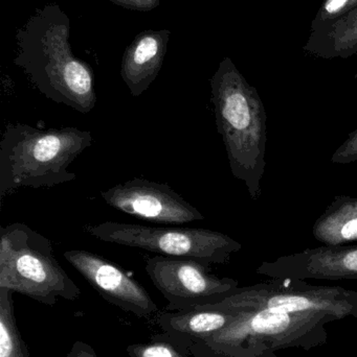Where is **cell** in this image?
<instances>
[{
    "label": "cell",
    "mask_w": 357,
    "mask_h": 357,
    "mask_svg": "<svg viewBox=\"0 0 357 357\" xmlns=\"http://www.w3.org/2000/svg\"><path fill=\"white\" fill-rule=\"evenodd\" d=\"M92 142V132L78 128L40 130L10 123L0 142V197L18 188L54 187L75 180L69 167Z\"/></svg>",
    "instance_id": "3"
},
{
    "label": "cell",
    "mask_w": 357,
    "mask_h": 357,
    "mask_svg": "<svg viewBox=\"0 0 357 357\" xmlns=\"http://www.w3.org/2000/svg\"><path fill=\"white\" fill-rule=\"evenodd\" d=\"M145 270L169 302L168 308L178 312L218 303L237 285L232 279L212 275L207 264L187 258L153 256Z\"/></svg>",
    "instance_id": "6"
},
{
    "label": "cell",
    "mask_w": 357,
    "mask_h": 357,
    "mask_svg": "<svg viewBox=\"0 0 357 357\" xmlns=\"http://www.w3.org/2000/svg\"><path fill=\"white\" fill-rule=\"evenodd\" d=\"M289 322H291V318L286 312L266 308L265 310L260 312L249 322V328L255 333H274V331L284 329Z\"/></svg>",
    "instance_id": "16"
},
{
    "label": "cell",
    "mask_w": 357,
    "mask_h": 357,
    "mask_svg": "<svg viewBox=\"0 0 357 357\" xmlns=\"http://www.w3.org/2000/svg\"><path fill=\"white\" fill-rule=\"evenodd\" d=\"M357 161V129L348 135L347 139L337 148L331 157L335 165H349Z\"/></svg>",
    "instance_id": "19"
},
{
    "label": "cell",
    "mask_w": 357,
    "mask_h": 357,
    "mask_svg": "<svg viewBox=\"0 0 357 357\" xmlns=\"http://www.w3.org/2000/svg\"><path fill=\"white\" fill-rule=\"evenodd\" d=\"M357 8V0H324L312 22L310 31H320Z\"/></svg>",
    "instance_id": "15"
},
{
    "label": "cell",
    "mask_w": 357,
    "mask_h": 357,
    "mask_svg": "<svg viewBox=\"0 0 357 357\" xmlns=\"http://www.w3.org/2000/svg\"><path fill=\"white\" fill-rule=\"evenodd\" d=\"M258 272L298 278H357V245L310 248L263 262Z\"/></svg>",
    "instance_id": "9"
},
{
    "label": "cell",
    "mask_w": 357,
    "mask_h": 357,
    "mask_svg": "<svg viewBox=\"0 0 357 357\" xmlns=\"http://www.w3.org/2000/svg\"><path fill=\"white\" fill-rule=\"evenodd\" d=\"M304 52L316 58L349 59L357 54V8L333 24L310 31Z\"/></svg>",
    "instance_id": "12"
},
{
    "label": "cell",
    "mask_w": 357,
    "mask_h": 357,
    "mask_svg": "<svg viewBox=\"0 0 357 357\" xmlns=\"http://www.w3.org/2000/svg\"><path fill=\"white\" fill-rule=\"evenodd\" d=\"M170 31H145L126 48L121 77L134 98L142 96L159 75L168 50Z\"/></svg>",
    "instance_id": "10"
},
{
    "label": "cell",
    "mask_w": 357,
    "mask_h": 357,
    "mask_svg": "<svg viewBox=\"0 0 357 357\" xmlns=\"http://www.w3.org/2000/svg\"><path fill=\"white\" fill-rule=\"evenodd\" d=\"M109 207L159 224L184 225L205 216L170 185L133 178L101 191Z\"/></svg>",
    "instance_id": "7"
},
{
    "label": "cell",
    "mask_w": 357,
    "mask_h": 357,
    "mask_svg": "<svg viewBox=\"0 0 357 357\" xmlns=\"http://www.w3.org/2000/svg\"><path fill=\"white\" fill-rule=\"evenodd\" d=\"M109 1L113 2L122 8L140 10V12L154 10L161 3V0H109Z\"/></svg>",
    "instance_id": "20"
},
{
    "label": "cell",
    "mask_w": 357,
    "mask_h": 357,
    "mask_svg": "<svg viewBox=\"0 0 357 357\" xmlns=\"http://www.w3.org/2000/svg\"><path fill=\"white\" fill-rule=\"evenodd\" d=\"M63 256L92 289L124 312L149 318L159 310L146 289L110 260L85 250H71Z\"/></svg>",
    "instance_id": "8"
},
{
    "label": "cell",
    "mask_w": 357,
    "mask_h": 357,
    "mask_svg": "<svg viewBox=\"0 0 357 357\" xmlns=\"http://www.w3.org/2000/svg\"><path fill=\"white\" fill-rule=\"evenodd\" d=\"M127 354L130 357H188L167 342L133 344L128 346Z\"/></svg>",
    "instance_id": "18"
},
{
    "label": "cell",
    "mask_w": 357,
    "mask_h": 357,
    "mask_svg": "<svg viewBox=\"0 0 357 357\" xmlns=\"http://www.w3.org/2000/svg\"><path fill=\"white\" fill-rule=\"evenodd\" d=\"M66 357H99L92 346L82 341L75 342Z\"/></svg>",
    "instance_id": "21"
},
{
    "label": "cell",
    "mask_w": 357,
    "mask_h": 357,
    "mask_svg": "<svg viewBox=\"0 0 357 357\" xmlns=\"http://www.w3.org/2000/svg\"><path fill=\"white\" fill-rule=\"evenodd\" d=\"M69 36L71 21L60 6L36 10L17 31L15 64L46 98L86 114L96 104L94 70L73 54Z\"/></svg>",
    "instance_id": "1"
},
{
    "label": "cell",
    "mask_w": 357,
    "mask_h": 357,
    "mask_svg": "<svg viewBox=\"0 0 357 357\" xmlns=\"http://www.w3.org/2000/svg\"><path fill=\"white\" fill-rule=\"evenodd\" d=\"M0 287L48 306L81 295L54 258L50 239L22 222L0 229Z\"/></svg>",
    "instance_id": "4"
},
{
    "label": "cell",
    "mask_w": 357,
    "mask_h": 357,
    "mask_svg": "<svg viewBox=\"0 0 357 357\" xmlns=\"http://www.w3.org/2000/svg\"><path fill=\"white\" fill-rule=\"evenodd\" d=\"M85 231L105 243L138 248L167 257L194 259L211 266L226 264L242 245L228 235L210 229L161 228L107 222Z\"/></svg>",
    "instance_id": "5"
},
{
    "label": "cell",
    "mask_w": 357,
    "mask_h": 357,
    "mask_svg": "<svg viewBox=\"0 0 357 357\" xmlns=\"http://www.w3.org/2000/svg\"><path fill=\"white\" fill-rule=\"evenodd\" d=\"M312 234L324 245L357 241V197L337 195L314 222Z\"/></svg>",
    "instance_id": "13"
},
{
    "label": "cell",
    "mask_w": 357,
    "mask_h": 357,
    "mask_svg": "<svg viewBox=\"0 0 357 357\" xmlns=\"http://www.w3.org/2000/svg\"><path fill=\"white\" fill-rule=\"evenodd\" d=\"M13 294L0 287V357H29L27 344L17 327Z\"/></svg>",
    "instance_id": "14"
},
{
    "label": "cell",
    "mask_w": 357,
    "mask_h": 357,
    "mask_svg": "<svg viewBox=\"0 0 357 357\" xmlns=\"http://www.w3.org/2000/svg\"><path fill=\"white\" fill-rule=\"evenodd\" d=\"M216 127L226 146L233 176L253 199L261 195L265 172L268 115L257 89L231 58H224L210 79Z\"/></svg>",
    "instance_id": "2"
},
{
    "label": "cell",
    "mask_w": 357,
    "mask_h": 357,
    "mask_svg": "<svg viewBox=\"0 0 357 357\" xmlns=\"http://www.w3.org/2000/svg\"><path fill=\"white\" fill-rule=\"evenodd\" d=\"M226 312L211 305L165 314L159 319V326L173 337H187L193 342L205 341L207 337L228 327L232 320Z\"/></svg>",
    "instance_id": "11"
},
{
    "label": "cell",
    "mask_w": 357,
    "mask_h": 357,
    "mask_svg": "<svg viewBox=\"0 0 357 357\" xmlns=\"http://www.w3.org/2000/svg\"><path fill=\"white\" fill-rule=\"evenodd\" d=\"M314 306L316 304L309 298L295 294H278L270 297L268 301V308L286 314L312 310Z\"/></svg>",
    "instance_id": "17"
}]
</instances>
